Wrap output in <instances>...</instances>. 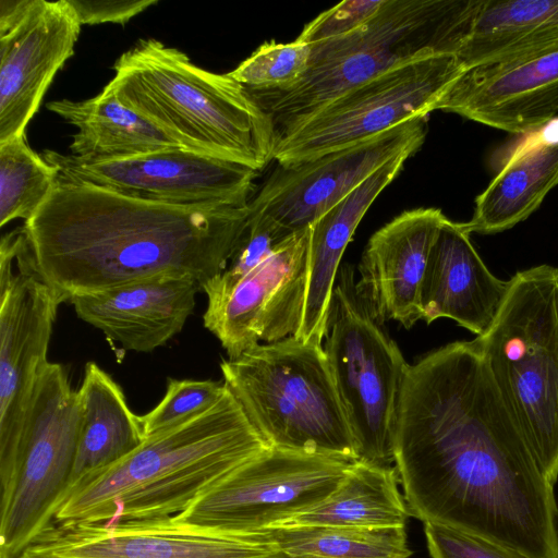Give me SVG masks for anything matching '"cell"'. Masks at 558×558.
Returning a JSON list of instances; mask_svg holds the SVG:
<instances>
[{
  "instance_id": "e0dca14e",
  "label": "cell",
  "mask_w": 558,
  "mask_h": 558,
  "mask_svg": "<svg viewBox=\"0 0 558 558\" xmlns=\"http://www.w3.org/2000/svg\"><path fill=\"white\" fill-rule=\"evenodd\" d=\"M20 558H284L257 534L182 525L171 518L114 525H48Z\"/></svg>"
},
{
  "instance_id": "e575fe53",
  "label": "cell",
  "mask_w": 558,
  "mask_h": 558,
  "mask_svg": "<svg viewBox=\"0 0 558 558\" xmlns=\"http://www.w3.org/2000/svg\"><path fill=\"white\" fill-rule=\"evenodd\" d=\"M82 25L114 23L130 20L158 3V0H69Z\"/></svg>"
},
{
  "instance_id": "cb8c5ba5",
  "label": "cell",
  "mask_w": 558,
  "mask_h": 558,
  "mask_svg": "<svg viewBox=\"0 0 558 558\" xmlns=\"http://www.w3.org/2000/svg\"><path fill=\"white\" fill-rule=\"evenodd\" d=\"M46 107L77 129L69 148L82 160H113L186 148L106 88L89 99L53 100Z\"/></svg>"
},
{
  "instance_id": "7402d4cb",
  "label": "cell",
  "mask_w": 558,
  "mask_h": 558,
  "mask_svg": "<svg viewBox=\"0 0 558 558\" xmlns=\"http://www.w3.org/2000/svg\"><path fill=\"white\" fill-rule=\"evenodd\" d=\"M494 156L496 174L475 198L470 233L494 234L525 220L558 185V116L518 134Z\"/></svg>"
},
{
  "instance_id": "4316f807",
  "label": "cell",
  "mask_w": 558,
  "mask_h": 558,
  "mask_svg": "<svg viewBox=\"0 0 558 558\" xmlns=\"http://www.w3.org/2000/svg\"><path fill=\"white\" fill-rule=\"evenodd\" d=\"M398 484L395 466L356 460L325 500L281 525L405 526L411 514Z\"/></svg>"
},
{
  "instance_id": "5b68a950",
  "label": "cell",
  "mask_w": 558,
  "mask_h": 558,
  "mask_svg": "<svg viewBox=\"0 0 558 558\" xmlns=\"http://www.w3.org/2000/svg\"><path fill=\"white\" fill-rule=\"evenodd\" d=\"M478 0H385L355 31L310 46L304 77L284 90L248 92L271 117L276 141L350 89L412 61L456 54Z\"/></svg>"
},
{
  "instance_id": "603a6c76",
  "label": "cell",
  "mask_w": 558,
  "mask_h": 558,
  "mask_svg": "<svg viewBox=\"0 0 558 558\" xmlns=\"http://www.w3.org/2000/svg\"><path fill=\"white\" fill-rule=\"evenodd\" d=\"M412 155L389 160L310 227L306 299L295 338L322 344L342 255L371 205Z\"/></svg>"
},
{
  "instance_id": "4dcf8cb0",
  "label": "cell",
  "mask_w": 558,
  "mask_h": 558,
  "mask_svg": "<svg viewBox=\"0 0 558 558\" xmlns=\"http://www.w3.org/2000/svg\"><path fill=\"white\" fill-rule=\"evenodd\" d=\"M225 390L223 381L168 378L163 398L140 416L145 436L206 410Z\"/></svg>"
},
{
  "instance_id": "44dd1931",
  "label": "cell",
  "mask_w": 558,
  "mask_h": 558,
  "mask_svg": "<svg viewBox=\"0 0 558 558\" xmlns=\"http://www.w3.org/2000/svg\"><path fill=\"white\" fill-rule=\"evenodd\" d=\"M470 234L463 222L444 221L428 255L418 303L426 324L450 318L478 337L493 325L510 282L487 268Z\"/></svg>"
},
{
  "instance_id": "ffe728a7",
  "label": "cell",
  "mask_w": 558,
  "mask_h": 558,
  "mask_svg": "<svg viewBox=\"0 0 558 558\" xmlns=\"http://www.w3.org/2000/svg\"><path fill=\"white\" fill-rule=\"evenodd\" d=\"M201 283L189 276H160L72 296L85 323L125 350L150 353L184 327Z\"/></svg>"
},
{
  "instance_id": "f1b7e54d",
  "label": "cell",
  "mask_w": 558,
  "mask_h": 558,
  "mask_svg": "<svg viewBox=\"0 0 558 558\" xmlns=\"http://www.w3.org/2000/svg\"><path fill=\"white\" fill-rule=\"evenodd\" d=\"M58 178L59 170L31 148L26 134L0 143V227L29 220Z\"/></svg>"
},
{
  "instance_id": "277c9868",
  "label": "cell",
  "mask_w": 558,
  "mask_h": 558,
  "mask_svg": "<svg viewBox=\"0 0 558 558\" xmlns=\"http://www.w3.org/2000/svg\"><path fill=\"white\" fill-rule=\"evenodd\" d=\"M104 87L184 147L260 171L274 159L271 117L226 74L161 41L140 39Z\"/></svg>"
},
{
  "instance_id": "6da1fadb",
  "label": "cell",
  "mask_w": 558,
  "mask_h": 558,
  "mask_svg": "<svg viewBox=\"0 0 558 558\" xmlns=\"http://www.w3.org/2000/svg\"><path fill=\"white\" fill-rule=\"evenodd\" d=\"M411 517L529 558H558V507L476 339L408 365L393 434Z\"/></svg>"
},
{
  "instance_id": "7c38bea8",
  "label": "cell",
  "mask_w": 558,
  "mask_h": 558,
  "mask_svg": "<svg viewBox=\"0 0 558 558\" xmlns=\"http://www.w3.org/2000/svg\"><path fill=\"white\" fill-rule=\"evenodd\" d=\"M354 461L268 447L173 517L182 525L248 535L325 500Z\"/></svg>"
},
{
  "instance_id": "8fae6325",
  "label": "cell",
  "mask_w": 558,
  "mask_h": 558,
  "mask_svg": "<svg viewBox=\"0 0 558 558\" xmlns=\"http://www.w3.org/2000/svg\"><path fill=\"white\" fill-rule=\"evenodd\" d=\"M64 300L35 270L22 228L0 243V486L11 484L35 386Z\"/></svg>"
},
{
  "instance_id": "30bf717a",
  "label": "cell",
  "mask_w": 558,
  "mask_h": 558,
  "mask_svg": "<svg viewBox=\"0 0 558 558\" xmlns=\"http://www.w3.org/2000/svg\"><path fill=\"white\" fill-rule=\"evenodd\" d=\"M462 72L453 53L429 56L387 71L279 136L274 159L278 165L305 161L428 117Z\"/></svg>"
},
{
  "instance_id": "ac0fdd59",
  "label": "cell",
  "mask_w": 558,
  "mask_h": 558,
  "mask_svg": "<svg viewBox=\"0 0 558 558\" xmlns=\"http://www.w3.org/2000/svg\"><path fill=\"white\" fill-rule=\"evenodd\" d=\"M435 110L522 134L558 113V47L464 70Z\"/></svg>"
},
{
  "instance_id": "3957f363",
  "label": "cell",
  "mask_w": 558,
  "mask_h": 558,
  "mask_svg": "<svg viewBox=\"0 0 558 558\" xmlns=\"http://www.w3.org/2000/svg\"><path fill=\"white\" fill-rule=\"evenodd\" d=\"M269 446L226 387L206 410L155 432L131 453L78 480L59 501V525L171 518Z\"/></svg>"
},
{
  "instance_id": "d4e9b609",
  "label": "cell",
  "mask_w": 558,
  "mask_h": 558,
  "mask_svg": "<svg viewBox=\"0 0 558 558\" xmlns=\"http://www.w3.org/2000/svg\"><path fill=\"white\" fill-rule=\"evenodd\" d=\"M558 47V0H480L456 53L464 70Z\"/></svg>"
},
{
  "instance_id": "f546056e",
  "label": "cell",
  "mask_w": 558,
  "mask_h": 558,
  "mask_svg": "<svg viewBox=\"0 0 558 558\" xmlns=\"http://www.w3.org/2000/svg\"><path fill=\"white\" fill-rule=\"evenodd\" d=\"M311 58L308 45L267 41L243 60L228 75L248 92L284 90L305 75Z\"/></svg>"
},
{
  "instance_id": "1f68e13d",
  "label": "cell",
  "mask_w": 558,
  "mask_h": 558,
  "mask_svg": "<svg viewBox=\"0 0 558 558\" xmlns=\"http://www.w3.org/2000/svg\"><path fill=\"white\" fill-rule=\"evenodd\" d=\"M279 241L269 225L248 211L247 226L227 268L202 287L207 300L228 293L240 280L274 252Z\"/></svg>"
},
{
  "instance_id": "8992f818",
  "label": "cell",
  "mask_w": 558,
  "mask_h": 558,
  "mask_svg": "<svg viewBox=\"0 0 558 558\" xmlns=\"http://www.w3.org/2000/svg\"><path fill=\"white\" fill-rule=\"evenodd\" d=\"M476 337L494 383L548 480L558 478V267L515 272Z\"/></svg>"
},
{
  "instance_id": "d6986e66",
  "label": "cell",
  "mask_w": 558,
  "mask_h": 558,
  "mask_svg": "<svg viewBox=\"0 0 558 558\" xmlns=\"http://www.w3.org/2000/svg\"><path fill=\"white\" fill-rule=\"evenodd\" d=\"M446 219L439 208L411 209L369 238L359 264L355 290L379 324L397 320L411 328L422 319L421 283Z\"/></svg>"
},
{
  "instance_id": "836d02e7",
  "label": "cell",
  "mask_w": 558,
  "mask_h": 558,
  "mask_svg": "<svg viewBox=\"0 0 558 558\" xmlns=\"http://www.w3.org/2000/svg\"><path fill=\"white\" fill-rule=\"evenodd\" d=\"M432 558H529L485 538L449 526L424 523Z\"/></svg>"
},
{
  "instance_id": "5bb4252c",
  "label": "cell",
  "mask_w": 558,
  "mask_h": 558,
  "mask_svg": "<svg viewBox=\"0 0 558 558\" xmlns=\"http://www.w3.org/2000/svg\"><path fill=\"white\" fill-rule=\"evenodd\" d=\"M41 156L68 181L87 183L145 202L248 205L258 171L187 148L122 159L86 161L46 149Z\"/></svg>"
},
{
  "instance_id": "9a60e30c",
  "label": "cell",
  "mask_w": 558,
  "mask_h": 558,
  "mask_svg": "<svg viewBox=\"0 0 558 558\" xmlns=\"http://www.w3.org/2000/svg\"><path fill=\"white\" fill-rule=\"evenodd\" d=\"M81 27L69 0H0V143L26 134Z\"/></svg>"
},
{
  "instance_id": "484cf974",
  "label": "cell",
  "mask_w": 558,
  "mask_h": 558,
  "mask_svg": "<svg viewBox=\"0 0 558 558\" xmlns=\"http://www.w3.org/2000/svg\"><path fill=\"white\" fill-rule=\"evenodd\" d=\"M77 396L81 425L69 488L120 461L146 438L141 417L129 407L122 388L96 363L85 365Z\"/></svg>"
},
{
  "instance_id": "4fadbf2b",
  "label": "cell",
  "mask_w": 558,
  "mask_h": 558,
  "mask_svg": "<svg viewBox=\"0 0 558 558\" xmlns=\"http://www.w3.org/2000/svg\"><path fill=\"white\" fill-rule=\"evenodd\" d=\"M427 117L372 140L291 165H277L248 203L250 215L269 225L279 241L319 217L389 160L424 143Z\"/></svg>"
},
{
  "instance_id": "9c48e42d",
  "label": "cell",
  "mask_w": 558,
  "mask_h": 558,
  "mask_svg": "<svg viewBox=\"0 0 558 558\" xmlns=\"http://www.w3.org/2000/svg\"><path fill=\"white\" fill-rule=\"evenodd\" d=\"M80 425L77 390L62 364L48 362L35 386L12 482L1 493L0 558H20L52 523L70 485Z\"/></svg>"
},
{
  "instance_id": "52a82bcc",
  "label": "cell",
  "mask_w": 558,
  "mask_h": 558,
  "mask_svg": "<svg viewBox=\"0 0 558 558\" xmlns=\"http://www.w3.org/2000/svg\"><path fill=\"white\" fill-rule=\"evenodd\" d=\"M220 368L269 447L357 460L322 344L294 336L258 343Z\"/></svg>"
},
{
  "instance_id": "2e32d148",
  "label": "cell",
  "mask_w": 558,
  "mask_h": 558,
  "mask_svg": "<svg viewBox=\"0 0 558 558\" xmlns=\"http://www.w3.org/2000/svg\"><path fill=\"white\" fill-rule=\"evenodd\" d=\"M308 235L310 228L283 239L228 293L207 300L204 326L229 359L259 341L271 343L299 331L307 290Z\"/></svg>"
},
{
  "instance_id": "7a4b0ae2",
  "label": "cell",
  "mask_w": 558,
  "mask_h": 558,
  "mask_svg": "<svg viewBox=\"0 0 558 558\" xmlns=\"http://www.w3.org/2000/svg\"><path fill=\"white\" fill-rule=\"evenodd\" d=\"M248 205H170L60 175L22 230L35 270L63 300L160 276L203 287L243 234Z\"/></svg>"
},
{
  "instance_id": "83f0119b",
  "label": "cell",
  "mask_w": 558,
  "mask_h": 558,
  "mask_svg": "<svg viewBox=\"0 0 558 558\" xmlns=\"http://www.w3.org/2000/svg\"><path fill=\"white\" fill-rule=\"evenodd\" d=\"M284 558H410L405 526L281 525L256 533Z\"/></svg>"
},
{
  "instance_id": "d6a6232c",
  "label": "cell",
  "mask_w": 558,
  "mask_h": 558,
  "mask_svg": "<svg viewBox=\"0 0 558 558\" xmlns=\"http://www.w3.org/2000/svg\"><path fill=\"white\" fill-rule=\"evenodd\" d=\"M385 0H345L307 23L296 40L308 46L347 35L366 23Z\"/></svg>"
},
{
  "instance_id": "ba28073f",
  "label": "cell",
  "mask_w": 558,
  "mask_h": 558,
  "mask_svg": "<svg viewBox=\"0 0 558 558\" xmlns=\"http://www.w3.org/2000/svg\"><path fill=\"white\" fill-rule=\"evenodd\" d=\"M325 352L357 460L389 466L408 363L355 290L352 266L337 275Z\"/></svg>"
}]
</instances>
